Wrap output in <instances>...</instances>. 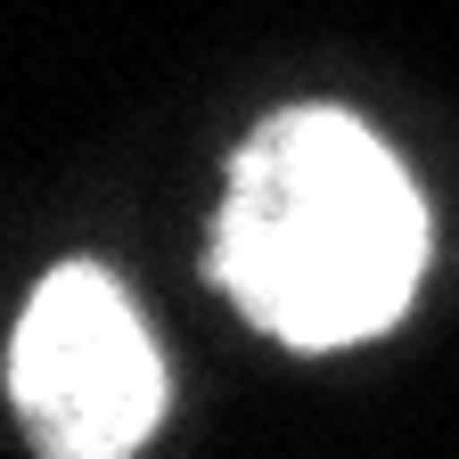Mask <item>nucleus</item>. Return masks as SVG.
Instances as JSON below:
<instances>
[{"mask_svg": "<svg viewBox=\"0 0 459 459\" xmlns=\"http://www.w3.org/2000/svg\"><path fill=\"white\" fill-rule=\"evenodd\" d=\"M427 271V205L377 132L287 107L238 148L213 221V279L279 344H361L402 320Z\"/></svg>", "mask_w": 459, "mask_h": 459, "instance_id": "obj_1", "label": "nucleus"}, {"mask_svg": "<svg viewBox=\"0 0 459 459\" xmlns=\"http://www.w3.org/2000/svg\"><path fill=\"white\" fill-rule=\"evenodd\" d=\"M9 394L41 451L124 459L164 419V361L99 263H66L33 287L9 336Z\"/></svg>", "mask_w": 459, "mask_h": 459, "instance_id": "obj_2", "label": "nucleus"}]
</instances>
